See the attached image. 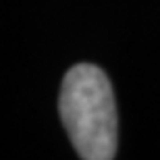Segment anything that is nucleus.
Returning a JSON list of instances; mask_svg holds the SVG:
<instances>
[{"label": "nucleus", "instance_id": "obj_1", "mask_svg": "<svg viewBox=\"0 0 160 160\" xmlns=\"http://www.w3.org/2000/svg\"><path fill=\"white\" fill-rule=\"evenodd\" d=\"M60 121L83 160L117 156V104L110 81L96 65H75L62 79Z\"/></svg>", "mask_w": 160, "mask_h": 160}]
</instances>
